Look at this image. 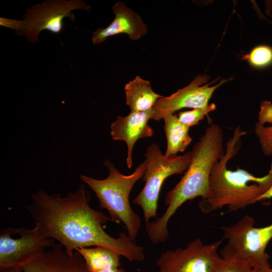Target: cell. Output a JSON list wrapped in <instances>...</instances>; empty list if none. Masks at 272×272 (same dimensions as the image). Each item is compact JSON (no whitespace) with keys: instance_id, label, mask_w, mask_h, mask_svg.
Masks as SVG:
<instances>
[{"instance_id":"obj_1","label":"cell","mask_w":272,"mask_h":272,"mask_svg":"<svg viewBox=\"0 0 272 272\" xmlns=\"http://www.w3.org/2000/svg\"><path fill=\"white\" fill-rule=\"evenodd\" d=\"M26 207L35 226L49 238L58 242L70 253L82 248L102 246L112 249L130 262L145 258L143 247L122 232L110 236L103 225L111 220L103 212L89 205L90 196L84 184L65 196L39 190L32 194Z\"/></svg>"},{"instance_id":"obj_2","label":"cell","mask_w":272,"mask_h":272,"mask_svg":"<svg viewBox=\"0 0 272 272\" xmlns=\"http://www.w3.org/2000/svg\"><path fill=\"white\" fill-rule=\"evenodd\" d=\"M191 152V160L184 176L166 195L164 213L146 224L147 235L153 244L167 241L168 222L183 203L197 197L205 199L208 196L211 171L225 153L221 127L215 123L210 124Z\"/></svg>"},{"instance_id":"obj_3","label":"cell","mask_w":272,"mask_h":272,"mask_svg":"<svg viewBox=\"0 0 272 272\" xmlns=\"http://www.w3.org/2000/svg\"><path fill=\"white\" fill-rule=\"evenodd\" d=\"M246 133L237 126L226 142L224 156L211 171L208 196L198 203L202 212L210 213L225 206L230 211L243 209L256 202L272 185V161L267 173L262 177L255 176L243 169H228V163L237 154L241 138Z\"/></svg>"},{"instance_id":"obj_4","label":"cell","mask_w":272,"mask_h":272,"mask_svg":"<svg viewBox=\"0 0 272 272\" xmlns=\"http://www.w3.org/2000/svg\"><path fill=\"white\" fill-rule=\"evenodd\" d=\"M103 164L109 171L106 178L97 179L84 175H81L80 178L93 191L100 208L108 211L112 221L122 223L128 236L135 241L141 220L131 208L129 195L135 183L143 177L147 162L145 160L129 175L121 174L108 159Z\"/></svg>"},{"instance_id":"obj_5","label":"cell","mask_w":272,"mask_h":272,"mask_svg":"<svg viewBox=\"0 0 272 272\" xmlns=\"http://www.w3.org/2000/svg\"><path fill=\"white\" fill-rule=\"evenodd\" d=\"M254 223V219L246 215L231 225L221 227L227 240L220 251L223 259L246 262L254 270L271 265L265 250L272 238V223L261 228L255 227Z\"/></svg>"},{"instance_id":"obj_6","label":"cell","mask_w":272,"mask_h":272,"mask_svg":"<svg viewBox=\"0 0 272 272\" xmlns=\"http://www.w3.org/2000/svg\"><path fill=\"white\" fill-rule=\"evenodd\" d=\"M147 169L143 176L145 184L133 203L140 206L143 212L146 224L152 218H157L158 201L161 186L168 177L185 171L191 160V152L181 156H166L162 153L156 143L147 148L145 155Z\"/></svg>"},{"instance_id":"obj_7","label":"cell","mask_w":272,"mask_h":272,"mask_svg":"<svg viewBox=\"0 0 272 272\" xmlns=\"http://www.w3.org/2000/svg\"><path fill=\"white\" fill-rule=\"evenodd\" d=\"M222 242L205 244L197 238L185 247L164 251L156 260L158 272H217L224 261L218 252Z\"/></svg>"},{"instance_id":"obj_8","label":"cell","mask_w":272,"mask_h":272,"mask_svg":"<svg viewBox=\"0 0 272 272\" xmlns=\"http://www.w3.org/2000/svg\"><path fill=\"white\" fill-rule=\"evenodd\" d=\"M6 228L0 233V269L22 267L32 261L55 244L35 226L32 229Z\"/></svg>"},{"instance_id":"obj_9","label":"cell","mask_w":272,"mask_h":272,"mask_svg":"<svg viewBox=\"0 0 272 272\" xmlns=\"http://www.w3.org/2000/svg\"><path fill=\"white\" fill-rule=\"evenodd\" d=\"M90 8L89 5L80 0L43 2L27 10L23 20V28L18 34L24 35L31 42H37L41 31L46 30L58 34L63 29L65 18L73 22L75 16L72 11L76 9L89 11Z\"/></svg>"},{"instance_id":"obj_10","label":"cell","mask_w":272,"mask_h":272,"mask_svg":"<svg viewBox=\"0 0 272 272\" xmlns=\"http://www.w3.org/2000/svg\"><path fill=\"white\" fill-rule=\"evenodd\" d=\"M210 77L207 74L198 75L186 87L167 96H162L156 102L153 110L152 119L159 121L165 116L173 114L182 108H199L208 106L214 92L225 83L231 79H224L217 84L203 85L208 82Z\"/></svg>"},{"instance_id":"obj_11","label":"cell","mask_w":272,"mask_h":272,"mask_svg":"<svg viewBox=\"0 0 272 272\" xmlns=\"http://www.w3.org/2000/svg\"><path fill=\"white\" fill-rule=\"evenodd\" d=\"M152 109L145 112L130 111L126 116H118L110 125L111 138L115 141H124L127 147L126 164L130 169L132 165V150L137 141L152 137L153 129L148 124L152 118Z\"/></svg>"},{"instance_id":"obj_12","label":"cell","mask_w":272,"mask_h":272,"mask_svg":"<svg viewBox=\"0 0 272 272\" xmlns=\"http://www.w3.org/2000/svg\"><path fill=\"white\" fill-rule=\"evenodd\" d=\"M21 268L24 272H90L78 251L68 252L60 243Z\"/></svg>"},{"instance_id":"obj_13","label":"cell","mask_w":272,"mask_h":272,"mask_svg":"<svg viewBox=\"0 0 272 272\" xmlns=\"http://www.w3.org/2000/svg\"><path fill=\"white\" fill-rule=\"evenodd\" d=\"M113 21L105 28H100L93 34L94 44H99L110 36L126 34L132 40L140 39L148 32L146 25L140 17L123 3L116 2L112 7Z\"/></svg>"},{"instance_id":"obj_14","label":"cell","mask_w":272,"mask_h":272,"mask_svg":"<svg viewBox=\"0 0 272 272\" xmlns=\"http://www.w3.org/2000/svg\"><path fill=\"white\" fill-rule=\"evenodd\" d=\"M126 105L130 111L145 112L153 109L157 100L162 96L155 93L149 81L137 76L125 84Z\"/></svg>"},{"instance_id":"obj_15","label":"cell","mask_w":272,"mask_h":272,"mask_svg":"<svg viewBox=\"0 0 272 272\" xmlns=\"http://www.w3.org/2000/svg\"><path fill=\"white\" fill-rule=\"evenodd\" d=\"M164 130L167 140L166 156H175L183 152L190 145L192 139L189 134V127L183 124L173 114L164 118Z\"/></svg>"},{"instance_id":"obj_16","label":"cell","mask_w":272,"mask_h":272,"mask_svg":"<svg viewBox=\"0 0 272 272\" xmlns=\"http://www.w3.org/2000/svg\"><path fill=\"white\" fill-rule=\"evenodd\" d=\"M90 272L119 267L120 255L116 251L102 246L78 249Z\"/></svg>"},{"instance_id":"obj_17","label":"cell","mask_w":272,"mask_h":272,"mask_svg":"<svg viewBox=\"0 0 272 272\" xmlns=\"http://www.w3.org/2000/svg\"><path fill=\"white\" fill-rule=\"evenodd\" d=\"M242 59L247 60L256 68L267 67L272 63V47L266 45L257 46L249 53L243 55Z\"/></svg>"},{"instance_id":"obj_18","label":"cell","mask_w":272,"mask_h":272,"mask_svg":"<svg viewBox=\"0 0 272 272\" xmlns=\"http://www.w3.org/2000/svg\"><path fill=\"white\" fill-rule=\"evenodd\" d=\"M216 108V105L212 103L206 107L179 112L178 117L183 124L190 127L198 124L207 115L214 111Z\"/></svg>"},{"instance_id":"obj_19","label":"cell","mask_w":272,"mask_h":272,"mask_svg":"<svg viewBox=\"0 0 272 272\" xmlns=\"http://www.w3.org/2000/svg\"><path fill=\"white\" fill-rule=\"evenodd\" d=\"M254 132L263 154L266 156H272V126H265L256 122Z\"/></svg>"},{"instance_id":"obj_20","label":"cell","mask_w":272,"mask_h":272,"mask_svg":"<svg viewBox=\"0 0 272 272\" xmlns=\"http://www.w3.org/2000/svg\"><path fill=\"white\" fill-rule=\"evenodd\" d=\"M224 262L217 272H254L248 263L235 259H224Z\"/></svg>"},{"instance_id":"obj_21","label":"cell","mask_w":272,"mask_h":272,"mask_svg":"<svg viewBox=\"0 0 272 272\" xmlns=\"http://www.w3.org/2000/svg\"><path fill=\"white\" fill-rule=\"evenodd\" d=\"M257 122L263 125L265 123H272V103L270 101L261 102Z\"/></svg>"},{"instance_id":"obj_22","label":"cell","mask_w":272,"mask_h":272,"mask_svg":"<svg viewBox=\"0 0 272 272\" xmlns=\"http://www.w3.org/2000/svg\"><path fill=\"white\" fill-rule=\"evenodd\" d=\"M0 25L3 27L13 29L19 32L21 31L23 28V20L20 21L5 18H1Z\"/></svg>"},{"instance_id":"obj_23","label":"cell","mask_w":272,"mask_h":272,"mask_svg":"<svg viewBox=\"0 0 272 272\" xmlns=\"http://www.w3.org/2000/svg\"><path fill=\"white\" fill-rule=\"evenodd\" d=\"M272 198V185L269 189L261 195L256 200V202L263 201Z\"/></svg>"},{"instance_id":"obj_24","label":"cell","mask_w":272,"mask_h":272,"mask_svg":"<svg viewBox=\"0 0 272 272\" xmlns=\"http://www.w3.org/2000/svg\"><path fill=\"white\" fill-rule=\"evenodd\" d=\"M0 272H24L21 267H13L0 269Z\"/></svg>"},{"instance_id":"obj_25","label":"cell","mask_w":272,"mask_h":272,"mask_svg":"<svg viewBox=\"0 0 272 272\" xmlns=\"http://www.w3.org/2000/svg\"><path fill=\"white\" fill-rule=\"evenodd\" d=\"M96 272H126V271L122 267H118L103 269Z\"/></svg>"},{"instance_id":"obj_26","label":"cell","mask_w":272,"mask_h":272,"mask_svg":"<svg viewBox=\"0 0 272 272\" xmlns=\"http://www.w3.org/2000/svg\"><path fill=\"white\" fill-rule=\"evenodd\" d=\"M254 272H272V264L270 266L254 270Z\"/></svg>"},{"instance_id":"obj_27","label":"cell","mask_w":272,"mask_h":272,"mask_svg":"<svg viewBox=\"0 0 272 272\" xmlns=\"http://www.w3.org/2000/svg\"><path fill=\"white\" fill-rule=\"evenodd\" d=\"M267 9L266 11L269 14L272 15V1H266Z\"/></svg>"}]
</instances>
